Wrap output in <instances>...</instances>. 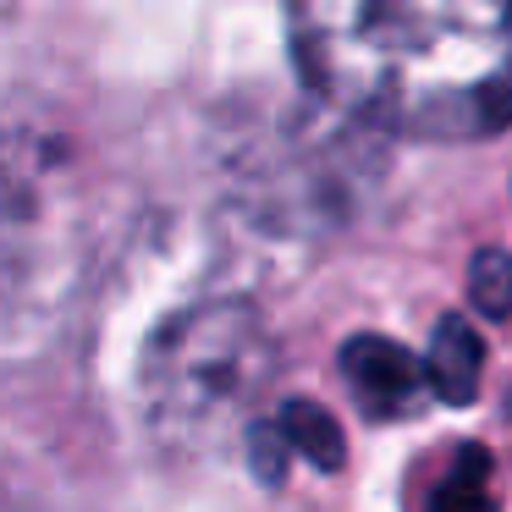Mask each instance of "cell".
Returning <instances> with one entry per match:
<instances>
[{
  "mask_svg": "<svg viewBox=\"0 0 512 512\" xmlns=\"http://www.w3.org/2000/svg\"><path fill=\"white\" fill-rule=\"evenodd\" d=\"M342 369H347V386L358 391V402L369 413H386V419L413 413L424 386H430L419 358L397 342H380V336H353L342 353Z\"/></svg>",
  "mask_w": 512,
  "mask_h": 512,
  "instance_id": "3",
  "label": "cell"
},
{
  "mask_svg": "<svg viewBox=\"0 0 512 512\" xmlns=\"http://www.w3.org/2000/svg\"><path fill=\"white\" fill-rule=\"evenodd\" d=\"M479 364H485V347H479V331L457 314H446L435 325V342L424 353V380L441 402H474L479 391Z\"/></svg>",
  "mask_w": 512,
  "mask_h": 512,
  "instance_id": "4",
  "label": "cell"
},
{
  "mask_svg": "<svg viewBox=\"0 0 512 512\" xmlns=\"http://www.w3.org/2000/svg\"><path fill=\"white\" fill-rule=\"evenodd\" d=\"M298 72L369 127L490 138L512 122V6L496 0H325L292 12Z\"/></svg>",
  "mask_w": 512,
  "mask_h": 512,
  "instance_id": "1",
  "label": "cell"
},
{
  "mask_svg": "<svg viewBox=\"0 0 512 512\" xmlns=\"http://www.w3.org/2000/svg\"><path fill=\"white\" fill-rule=\"evenodd\" d=\"M270 369H276L270 336L248 309L237 303L188 309L160 331L149 353V419L171 446H193V452H215L232 435L248 441L265 430L254 424V413L270 386Z\"/></svg>",
  "mask_w": 512,
  "mask_h": 512,
  "instance_id": "2",
  "label": "cell"
},
{
  "mask_svg": "<svg viewBox=\"0 0 512 512\" xmlns=\"http://www.w3.org/2000/svg\"><path fill=\"white\" fill-rule=\"evenodd\" d=\"M28 237H34V199L23 177L0 160V292H12L28 270Z\"/></svg>",
  "mask_w": 512,
  "mask_h": 512,
  "instance_id": "5",
  "label": "cell"
},
{
  "mask_svg": "<svg viewBox=\"0 0 512 512\" xmlns=\"http://www.w3.org/2000/svg\"><path fill=\"white\" fill-rule=\"evenodd\" d=\"M468 298L490 320H501L512 309V259L501 248H479V259L468 265Z\"/></svg>",
  "mask_w": 512,
  "mask_h": 512,
  "instance_id": "6",
  "label": "cell"
}]
</instances>
